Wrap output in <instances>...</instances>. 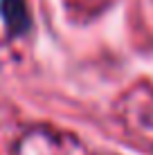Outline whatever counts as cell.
<instances>
[{
  "label": "cell",
  "mask_w": 153,
  "mask_h": 155,
  "mask_svg": "<svg viewBox=\"0 0 153 155\" xmlns=\"http://www.w3.org/2000/svg\"><path fill=\"white\" fill-rule=\"evenodd\" d=\"M0 14L12 36H23L25 31H29L32 16L25 0H0Z\"/></svg>",
  "instance_id": "cell-1"
}]
</instances>
